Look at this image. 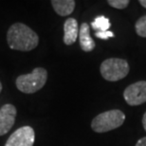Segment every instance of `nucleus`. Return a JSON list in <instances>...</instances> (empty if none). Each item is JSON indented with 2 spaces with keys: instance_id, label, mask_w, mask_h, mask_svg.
I'll return each instance as SVG.
<instances>
[{
  "instance_id": "1",
  "label": "nucleus",
  "mask_w": 146,
  "mask_h": 146,
  "mask_svg": "<svg viewBox=\"0 0 146 146\" xmlns=\"http://www.w3.org/2000/svg\"><path fill=\"white\" fill-rule=\"evenodd\" d=\"M7 42L11 49L19 51H31L39 43L38 34L23 23L11 25L7 33Z\"/></svg>"
},
{
  "instance_id": "2",
  "label": "nucleus",
  "mask_w": 146,
  "mask_h": 146,
  "mask_svg": "<svg viewBox=\"0 0 146 146\" xmlns=\"http://www.w3.org/2000/svg\"><path fill=\"white\" fill-rule=\"evenodd\" d=\"M48 80V71L43 68H35L33 72L17 77L16 87L19 91L26 94H33L44 87Z\"/></svg>"
},
{
  "instance_id": "3",
  "label": "nucleus",
  "mask_w": 146,
  "mask_h": 146,
  "mask_svg": "<svg viewBox=\"0 0 146 146\" xmlns=\"http://www.w3.org/2000/svg\"><path fill=\"white\" fill-rule=\"evenodd\" d=\"M125 121V115L121 110L112 109L96 116L91 122V128L96 133H106L119 128Z\"/></svg>"
},
{
  "instance_id": "4",
  "label": "nucleus",
  "mask_w": 146,
  "mask_h": 146,
  "mask_svg": "<svg viewBox=\"0 0 146 146\" xmlns=\"http://www.w3.org/2000/svg\"><path fill=\"white\" fill-rule=\"evenodd\" d=\"M128 62L121 58H109L104 60L100 66L101 74L104 80L117 82L125 78L129 73Z\"/></svg>"
},
{
  "instance_id": "5",
  "label": "nucleus",
  "mask_w": 146,
  "mask_h": 146,
  "mask_svg": "<svg viewBox=\"0 0 146 146\" xmlns=\"http://www.w3.org/2000/svg\"><path fill=\"white\" fill-rule=\"evenodd\" d=\"M123 97L125 102L132 106L146 103V81L136 82L127 86L123 92Z\"/></svg>"
},
{
  "instance_id": "6",
  "label": "nucleus",
  "mask_w": 146,
  "mask_h": 146,
  "mask_svg": "<svg viewBox=\"0 0 146 146\" xmlns=\"http://www.w3.org/2000/svg\"><path fill=\"white\" fill-rule=\"evenodd\" d=\"M35 133L33 127L22 126L14 131L7 139L5 146H33Z\"/></svg>"
},
{
  "instance_id": "7",
  "label": "nucleus",
  "mask_w": 146,
  "mask_h": 146,
  "mask_svg": "<svg viewBox=\"0 0 146 146\" xmlns=\"http://www.w3.org/2000/svg\"><path fill=\"white\" fill-rule=\"evenodd\" d=\"M16 108L13 104H6L0 108V136H4L15 122Z\"/></svg>"
},
{
  "instance_id": "8",
  "label": "nucleus",
  "mask_w": 146,
  "mask_h": 146,
  "mask_svg": "<svg viewBox=\"0 0 146 146\" xmlns=\"http://www.w3.org/2000/svg\"><path fill=\"white\" fill-rule=\"evenodd\" d=\"M79 35V26L75 18H68L64 23V43L66 46L73 45Z\"/></svg>"
},
{
  "instance_id": "9",
  "label": "nucleus",
  "mask_w": 146,
  "mask_h": 146,
  "mask_svg": "<svg viewBox=\"0 0 146 146\" xmlns=\"http://www.w3.org/2000/svg\"><path fill=\"white\" fill-rule=\"evenodd\" d=\"M79 39H80L81 48L84 51L89 52L95 48L96 44L90 36V27L87 23H83L79 30Z\"/></svg>"
},
{
  "instance_id": "10",
  "label": "nucleus",
  "mask_w": 146,
  "mask_h": 146,
  "mask_svg": "<svg viewBox=\"0 0 146 146\" xmlns=\"http://www.w3.org/2000/svg\"><path fill=\"white\" fill-rule=\"evenodd\" d=\"M51 5L58 15L68 16L74 11L76 2L74 0H52Z\"/></svg>"
},
{
  "instance_id": "11",
  "label": "nucleus",
  "mask_w": 146,
  "mask_h": 146,
  "mask_svg": "<svg viewBox=\"0 0 146 146\" xmlns=\"http://www.w3.org/2000/svg\"><path fill=\"white\" fill-rule=\"evenodd\" d=\"M91 27L93 30L97 31H106L111 27L109 19L106 16H98L94 21L91 23Z\"/></svg>"
},
{
  "instance_id": "12",
  "label": "nucleus",
  "mask_w": 146,
  "mask_h": 146,
  "mask_svg": "<svg viewBox=\"0 0 146 146\" xmlns=\"http://www.w3.org/2000/svg\"><path fill=\"white\" fill-rule=\"evenodd\" d=\"M136 33L139 36L146 38V15L138 19L135 25Z\"/></svg>"
},
{
  "instance_id": "13",
  "label": "nucleus",
  "mask_w": 146,
  "mask_h": 146,
  "mask_svg": "<svg viewBox=\"0 0 146 146\" xmlns=\"http://www.w3.org/2000/svg\"><path fill=\"white\" fill-rule=\"evenodd\" d=\"M107 3L112 8L118 9V10H123L129 5V0H108Z\"/></svg>"
},
{
  "instance_id": "14",
  "label": "nucleus",
  "mask_w": 146,
  "mask_h": 146,
  "mask_svg": "<svg viewBox=\"0 0 146 146\" xmlns=\"http://www.w3.org/2000/svg\"><path fill=\"white\" fill-rule=\"evenodd\" d=\"M95 36L102 40H107L111 37H114V33L110 31H96Z\"/></svg>"
},
{
  "instance_id": "15",
  "label": "nucleus",
  "mask_w": 146,
  "mask_h": 146,
  "mask_svg": "<svg viewBox=\"0 0 146 146\" xmlns=\"http://www.w3.org/2000/svg\"><path fill=\"white\" fill-rule=\"evenodd\" d=\"M136 146H146V137L139 139L136 143Z\"/></svg>"
},
{
  "instance_id": "16",
  "label": "nucleus",
  "mask_w": 146,
  "mask_h": 146,
  "mask_svg": "<svg viewBox=\"0 0 146 146\" xmlns=\"http://www.w3.org/2000/svg\"><path fill=\"white\" fill-rule=\"evenodd\" d=\"M142 125H143V128H144V130L146 131V112L144 113V115H143V118H142Z\"/></svg>"
},
{
  "instance_id": "17",
  "label": "nucleus",
  "mask_w": 146,
  "mask_h": 146,
  "mask_svg": "<svg viewBox=\"0 0 146 146\" xmlns=\"http://www.w3.org/2000/svg\"><path fill=\"white\" fill-rule=\"evenodd\" d=\"M139 4L142 6V7L146 9V0H139Z\"/></svg>"
},
{
  "instance_id": "18",
  "label": "nucleus",
  "mask_w": 146,
  "mask_h": 146,
  "mask_svg": "<svg viewBox=\"0 0 146 146\" xmlns=\"http://www.w3.org/2000/svg\"><path fill=\"white\" fill-rule=\"evenodd\" d=\"M2 91V84H1V82H0V93H1Z\"/></svg>"
}]
</instances>
